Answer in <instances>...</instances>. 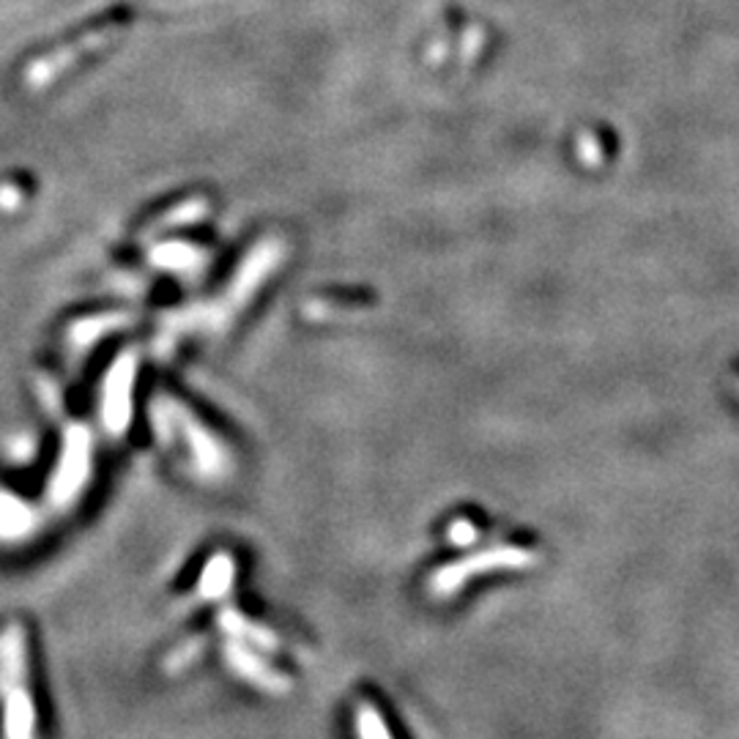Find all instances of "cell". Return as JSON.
I'll list each match as a JSON object with an SVG mask.
<instances>
[{"mask_svg":"<svg viewBox=\"0 0 739 739\" xmlns=\"http://www.w3.org/2000/svg\"><path fill=\"white\" fill-rule=\"evenodd\" d=\"M537 561V556L532 550L513 548V545H499V548H488L482 554L465 556V559L452 561V565L441 567L430 578V591L436 597H449L454 595L460 587L471 581V578L482 576V572L491 570H523V567H532Z\"/></svg>","mask_w":739,"mask_h":739,"instance_id":"cell-2","label":"cell"},{"mask_svg":"<svg viewBox=\"0 0 739 739\" xmlns=\"http://www.w3.org/2000/svg\"><path fill=\"white\" fill-rule=\"evenodd\" d=\"M217 622H219L222 633L231 635V641H242V644L255 646V650H264V652L280 650V639H277L269 628L249 622V619L244 617V613H238L236 608H225V611L219 613Z\"/></svg>","mask_w":739,"mask_h":739,"instance_id":"cell-4","label":"cell"},{"mask_svg":"<svg viewBox=\"0 0 739 739\" xmlns=\"http://www.w3.org/2000/svg\"><path fill=\"white\" fill-rule=\"evenodd\" d=\"M0 693H3V739H36V707L25 679V635L11 628L0 644Z\"/></svg>","mask_w":739,"mask_h":739,"instance_id":"cell-1","label":"cell"},{"mask_svg":"<svg viewBox=\"0 0 739 739\" xmlns=\"http://www.w3.org/2000/svg\"><path fill=\"white\" fill-rule=\"evenodd\" d=\"M356 737L360 739H392L389 726L375 704H362L356 709Z\"/></svg>","mask_w":739,"mask_h":739,"instance_id":"cell-6","label":"cell"},{"mask_svg":"<svg viewBox=\"0 0 739 739\" xmlns=\"http://www.w3.org/2000/svg\"><path fill=\"white\" fill-rule=\"evenodd\" d=\"M233 583V561L227 556H217L212 565L206 567V576L201 581V597L203 600H219Z\"/></svg>","mask_w":739,"mask_h":739,"instance_id":"cell-5","label":"cell"},{"mask_svg":"<svg viewBox=\"0 0 739 739\" xmlns=\"http://www.w3.org/2000/svg\"><path fill=\"white\" fill-rule=\"evenodd\" d=\"M201 641H190V646H186V650H181V652H175L173 657H170V663H168V668L173 671V668H181V665H186L192 661V657L197 655V652H201Z\"/></svg>","mask_w":739,"mask_h":739,"instance_id":"cell-8","label":"cell"},{"mask_svg":"<svg viewBox=\"0 0 739 739\" xmlns=\"http://www.w3.org/2000/svg\"><path fill=\"white\" fill-rule=\"evenodd\" d=\"M449 539H452L454 545H471L476 539V528L471 526V523L458 521L452 523V528H449Z\"/></svg>","mask_w":739,"mask_h":739,"instance_id":"cell-7","label":"cell"},{"mask_svg":"<svg viewBox=\"0 0 739 739\" xmlns=\"http://www.w3.org/2000/svg\"><path fill=\"white\" fill-rule=\"evenodd\" d=\"M225 661L233 668V674H238L253 687L269 693V696H286V693L291 690V679H288L286 674H280L277 668H271L258 652H253L247 644H242V641H227Z\"/></svg>","mask_w":739,"mask_h":739,"instance_id":"cell-3","label":"cell"}]
</instances>
